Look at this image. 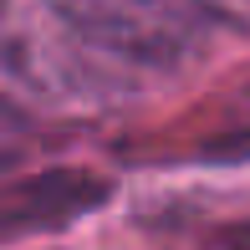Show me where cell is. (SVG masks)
Wrapping results in <instances>:
<instances>
[{
    "instance_id": "6da1fadb",
    "label": "cell",
    "mask_w": 250,
    "mask_h": 250,
    "mask_svg": "<svg viewBox=\"0 0 250 250\" xmlns=\"http://www.w3.org/2000/svg\"><path fill=\"white\" fill-rule=\"evenodd\" d=\"M0 77L56 107H97L118 92L112 66L72 36L51 0H0Z\"/></svg>"
},
{
    "instance_id": "3957f363",
    "label": "cell",
    "mask_w": 250,
    "mask_h": 250,
    "mask_svg": "<svg viewBox=\"0 0 250 250\" xmlns=\"http://www.w3.org/2000/svg\"><path fill=\"white\" fill-rule=\"evenodd\" d=\"M102 194H107V184L92 179V174H41L31 184L0 194V235H21V230L77 220L92 204H102Z\"/></svg>"
},
{
    "instance_id": "7a4b0ae2",
    "label": "cell",
    "mask_w": 250,
    "mask_h": 250,
    "mask_svg": "<svg viewBox=\"0 0 250 250\" xmlns=\"http://www.w3.org/2000/svg\"><path fill=\"white\" fill-rule=\"evenodd\" d=\"M56 16L72 26L97 62L118 66H184L204 51V16L199 0H51Z\"/></svg>"
}]
</instances>
